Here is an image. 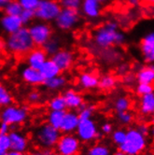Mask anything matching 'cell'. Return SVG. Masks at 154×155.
I'll return each instance as SVG.
<instances>
[{
	"mask_svg": "<svg viewBox=\"0 0 154 155\" xmlns=\"http://www.w3.org/2000/svg\"><path fill=\"white\" fill-rule=\"evenodd\" d=\"M148 146V137L143 135L136 127H131L126 130L124 141L119 146V150L125 155H140L145 152Z\"/></svg>",
	"mask_w": 154,
	"mask_h": 155,
	"instance_id": "1",
	"label": "cell"
},
{
	"mask_svg": "<svg viewBox=\"0 0 154 155\" xmlns=\"http://www.w3.org/2000/svg\"><path fill=\"white\" fill-rule=\"evenodd\" d=\"M7 45L8 50L20 58L26 57L27 54L35 49V44L32 40L29 30L26 28H20L12 33L8 39Z\"/></svg>",
	"mask_w": 154,
	"mask_h": 155,
	"instance_id": "2",
	"label": "cell"
},
{
	"mask_svg": "<svg viewBox=\"0 0 154 155\" xmlns=\"http://www.w3.org/2000/svg\"><path fill=\"white\" fill-rule=\"evenodd\" d=\"M29 118V108L23 105L10 104L2 108L0 111V120L11 128L25 124Z\"/></svg>",
	"mask_w": 154,
	"mask_h": 155,
	"instance_id": "3",
	"label": "cell"
},
{
	"mask_svg": "<svg viewBox=\"0 0 154 155\" xmlns=\"http://www.w3.org/2000/svg\"><path fill=\"white\" fill-rule=\"evenodd\" d=\"M62 133L49 124L39 126L34 134V139L37 145L42 149H53L60 138Z\"/></svg>",
	"mask_w": 154,
	"mask_h": 155,
	"instance_id": "4",
	"label": "cell"
},
{
	"mask_svg": "<svg viewBox=\"0 0 154 155\" xmlns=\"http://www.w3.org/2000/svg\"><path fill=\"white\" fill-rule=\"evenodd\" d=\"M117 25L108 23L99 28L95 35V41L100 47H108L112 44H120L123 41V36L116 32Z\"/></svg>",
	"mask_w": 154,
	"mask_h": 155,
	"instance_id": "5",
	"label": "cell"
},
{
	"mask_svg": "<svg viewBox=\"0 0 154 155\" xmlns=\"http://www.w3.org/2000/svg\"><path fill=\"white\" fill-rule=\"evenodd\" d=\"M55 150L59 155H79L81 150V142L75 134H64L56 143Z\"/></svg>",
	"mask_w": 154,
	"mask_h": 155,
	"instance_id": "6",
	"label": "cell"
},
{
	"mask_svg": "<svg viewBox=\"0 0 154 155\" xmlns=\"http://www.w3.org/2000/svg\"><path fill=\"white\" fill-rule=\"evenodd\" d=\"M75 133L77 137L83 143H91L102 136L96 123L93 119L80 120Z\"/></svg>",
	"mask_w": 154,
	"mask_h": 155,
	"instance_id": "7",
	"label": "cell"
},
{
	"mask_svg": "<svg viewBox=\"0 0 154 155\" xmlns=\"http://www.w3.org/2000/svg\"><path fill=\"white\" fill-rule=\"evenodd\" d=\"M10 150L17 152H26L29 150V138L25 133L12 128L8 134Z\"/></svg>",
	"mask_w": 154,
	"mask_h": 155,
	"instance_id": "8",
	"label": "cell"
},
{
	"mask_svg": "<svg viewBox=\"0 0 154 155\" xmlns=\"http://www.w3.org/2000/svg\"><path fill=\"white\" fill-rule=\"evenodd\" d=\"M38 8L35 12V15L43 20H50L56 18L61 12L60 5L54 1L42 0L39 1Z\"/></svg>",
	"mask_w": 154,
	"mask_h": 155,
	"instance_id": "9",
	"label": "cell"
},
{
	"mask_svg": "<svg viewBox=\"0 0 154 155\" xmlns=\"http://www.w3.org/2000/svg\"><path fill=\"white\" fill-rule=\"evenodd\" d=\"M29 33L35 45L41 47L50 39L51 28L47 25H37L31 27Z\"/></svg>",
	"mask_w": 154,
	"mask_h": 155,
	"instance_id": "10",
	"label": "cell"
},
{
	"mask_svg": "<svg viewBox=\"0 0 154 155\" xmlns=\"http://www.w3.org/2000/svg\"><path fill=\"white\" fill-rule=\"evenodd\" d=\"M78 112L75 110H65L62 124L60 126V132L63 134H74L78 124L80 123Z\"/></svg>",
	"mask_w": 154,
	"mask_h": 155,
	"instance_id": "11",
	"label": "cell"
},
{
	"mask_svg": "<svg viewBox=\"0 0 154 155\" xmlns=\"http://www.w3.org/2000/svg\"><path fill=\"white\" fill-rule=\"evenodd\" d=\"M79 19V13L77 9L65 8L61 10L57 16V25L62 29H68L73 26Z\"/></svg>",
	"mask_w": 154,
	"mask_h": 155,
	"instance_id": "12",
	"label": "cell"
},
{
	"mask_svg": "<svg viewBox=\"0 0 154 155\" xmlns=\"http://www.w3.org/2000/svg\"><path fill=\"white\" fill-rule=\"evenodd\" d=\"M63 96L67 108L69 110H75V111H77L84 104V99L82 94L74 89L67 90L64 93Z\"/></svg>",
	"mask_w": 154,
	"mask_h": 155,
	"instance_id": "13",
	"label": "cell"
},
{
	"mask_svg": "<svg viewBox=\"0 0 154 155\" xmlns=\"http://www.w3.org/2000/svg\"><path fill=\"white\" fill-rule=\"evenodd\" d=\"M51 60L54 62L61 71L69 69L74 61L73 54L68 51H58L53 54Z\"/></svg>",
	"mask_w": 154,
	"mask_h": 155,
	"instance_id": "14",
	"label": "cell"
},
{
	"mask_svg": "<svg viewBox=\"0 0 154 155\" xmlns=\"http://www.w3.org/2000/svg\"><path fill=\"white\" fill-rule=\"evenodd\" d=\"M139 113L146 118H151L154 113V94L142 95L138 101Z\"/></svg>",
	"mask_w": 154,
	"mask_h": 155,
	"instance_id": "15",
	"label": "cell"
},
{
	"mask_svg": "<svg viewBox=\"0 0 154 155\" xmlns=\"http://www.w3.org/2000/svg\"><path fill=\"white\" fill-rule=\"evenodd\" d=\"M46 52L41 47L36 48L32 50L25 57L27 60V63L30 68H35V69H39L41 65L46 61Z\"/></svg>",
	"mask_w": 154,
	"mask_h": 155,
	"instance_id": "16",
	"label": "cell"
},
{
	"mask_svg": "<svg viewBox=\"0 0 154 155\" xmlns=\"http://www.w3.org/2000/svg\"><path fill=\"white\" fill-rule=\"evenodd\" d=\"M21 78H23V81L25 82H26L29 85H34V86L43 84L44 81H45L41 73L39 72V70L32 68L30 66L25 68L21 71Z\"/></svg>",
	"mask_w": 154,
	"mask_h": 155,
	"instance_id": "17",
	"label": "cell"
},
{
	"mask_svg": "<svg viewBox=\"0 0 154 155\" xmlns=\"http://www.w3.org/2000/svg\"><path fill=\"white\" fill-rule=\"evenodd\" d=\"M99 78L96 74L93 72H85L82 73L79 78V86L83 90H93L98 87Z\"/></svg>",
	"mask_w": 154,
	"mask_h": 155,
	"instance_id": "18",
	"label": "cell"
},
{
	"mask_svg": "<svg viewBox=\"0 0 154 155\" xmlns=\"http://www.w3.org/2000/svg\"><path fill=\"white\" fill-rule=\"evenodd\" d=\"M38 70L45 81L51 79V78H54L56 76H59L61 73V70L59 69V68L54 64V62L51 59L46 60L44 62V64L41 65V68Z\"/></svg>",
	"mask_w": 154,
	"mask_h": 155,
	"instance_id": "19",
	"label": "cell"
},
{
	"mask_svg": "<svg viewBox=\"0 0 154 155\" xmlns=\"http://www.w3.org/2000/svg\"><path fill=\"white\" fill-rule=\"evenodd\" d=\"M142 51L145 59L149 63H152L154 60V35L153 33L142 40Z\"/></svg>",
	"mask_w": 154,
	"mask_h": 155,
	"instance_id": "20",
	"label": "cell"
},
{
	"mask_svg": "<svg viewBox=\"0 0 154 155\" xmlns=\"http://www.w3.org/2000/svg\"><path fill=\"white\" fill-rule=\"evenodd\" d=\"M21 24L23 23H21L20 16H11V15L4 17L1 21L3 28L8 33H10V34H12V33L19 30L21 26Z\"/></svg>",
	"mask_w": 154,
	"mask_h": 155,
	"instance_id": "21",
	"label": "cell"
},
{
	"mask_svg": "<svg viewBox=\"0 0 154 155\" xmlns=\"http://www.w3.org/2000/svg\"><path fill=\"white\" fill-rule=\"evenodd\" d=\"M136 81L139 83L152 84L154 81V68L152 65L142 68L136 76Z\"/></svg>",
	"mask_w": 154,
	"mask_h": 155,
	"instance_id": "22",
	"label": "cell"
},
{
	"mask_svg": "<svg viewBox=\"0 0 154 155\" xmlns=\"http://www.w3.org/2000/svg\"><path fill=\"white\" fill-rule=\"evenodd\" d=\"M43 84L50 91H59L65 86L67 84V80L63 76H56L51 79L44 81Z\"/></svg>",
	"mask_w": 154,
	"mask_h": 155,
	"instance_id": "23",
	"label": "cell"
},
{
	"mask_svg": "<svg viewBox=\"0 0 154 155\" xmlns=\"http://www.w3.org/2000/svg\"><path fill=\"white\" fill-rule=\"evenodd\" d=\"M117 81V78L115 76L107 74L99 79L98 87L103 91H110L116 87Z\"/></svg>",
	"mask_w": 154,
	"mask_h": 155,
	"instance_id": "24",
	"label": "cell"
},
{
	"mask_svg": "<svg viewBox=\"0 0 154 155\" xmlns=\"http://www.w3.org/2000/svg\"><path fill=\"white\" fill-rule=\"evenodd\" d=\"M131 104L132 102L128 96L119 95L118 97H116V99L113 102V107L116 112L126 111V110H130Z\"/></svg>",
	"mask_w": 154,
	"mask_h": 155,
	"instance_id": "25",
	"label": "cell"
},
{
	"mask_svg": "<svg viewBox=\"0 0 154 155\" xmlns=\"http://www.w3.org/2000/svg\"><path fill=\"white\" fill-rule=\"evenodd\" d=\"M64 111H57V110H50L47 116V120L50 125L52 127L60 129V126L62 124L63 118H64Z\"/></svg>",
	"mask_w": 154,
	"mask_h": 155,
	"instance_id": "26",
	"label": "cell"
},
{
	"mask_svg": "<svg viewBox=\"0 0 154 155\" xmlns=\"http://www.w3.org/2000/svg\"><path fill=\"white\" fill-rule=\"evenodd\" d=\"M87 155H111V150L103 143H96L87 150Z\"/></svg>",
	"mask_w": 154,
	"mask_h": 155,
	"instance_id": "27",
	"label": "cell"
},
{
	"mask_svg": "<svg viewBox=\"0 0 154 155\" xmlns=\"http://www.w3.org/2000/svg\"><path fill=\"white\" fill-rule=\"evenodd\" d=\"M13 102V96L8 88L0 83V107L3 108Z\"/></svg>",
	"mask_w": 154,
	"mask_h": 155,
	"instance_id": "28",
	"label": "cell"
},
{
	"mask_svg": "<svg viewBox=\"0 0 154 155\" xmlns=\"http://www.w3.org/2000/svg\"><path fill=\"white\" fill-rule=\"evenodd\" d=\"M49 108L50 110H57V111H65L67 109V106H65V102L64 96L59 94L56 96H53L51 100L49 101Z\"/></svg>",
	"mask_w": 154,
	"mask_h": 155,
	"instance_id": "29",
	"label": "cell"
},
{
	"mask_svg": "<svg viewBox=\"0 0 154 155\" xmlns=\"http://www.w3.org/2000/svg\"><path fill=\"white\" fill-rule=\"evenodd\" d=\"M78 115L80 120H89L93 119L95 113V107L93 105L89 104H83L80 109H78Z\"/></svg>",
	"mask_w": 154,
	"mask_h": 155,
	"instance_id": "30",
	"label": "cell"
},
{
	"mask_svg": "<svg viewBox=\"0 0 154 155\" xmlns=\"http://www.w3.org/2000/svg\"><path fill=\"white\" fill-rule=\"evenodd\" d=\"M84 12L90 17L98 16V3L96 0H85L83 4Z\"/></svg>",
	"mask_w": 154,
	"mask_h": 155,
	"instance_id": "31",
	"label": "cell"
},
{
	"mask_svg": "<svg viewBox=\"0 0 154 155\" xmlns=\"http://www.w3.org/2000/svg\"><path fill=\"white\" fill-rule=\"evenodd\" d=\"M116 118L119 123L123 125H129L131 124H133V121L135 120L134 114L132 113L130 110L116 112Z\"/></svg>",
	"mask_w": 154,
	"mask_h": 155,
	"instance_id": "32",
	"label": "cell"
},
{
	"mask_svg": "<svg viewBox=\"0 0 154 155\" xmlns=\"http://www.w3.org/2000/svg\"><path fill=\"white\" fill-rule=\"evenodd\" d=\"M110 136H111L112 142L116 146L119 147L120 145H122L123 142L124 141V138L126 136V130L123 128H118L116 130H113Z\"/></svg>",
	"mask_w": 154,
	"mask_h": 155,
	"instance_id": "33",
	"label": "cell"
},
{
	"mask_svg": "<svg viewBox=\"0 0 154 155\" xmlns=\"http://www.w3.org/2000/svg\"><path fill=\"white\" fill-rule=\"evenodd\" d=\"M21 12H23V10H21V6L17 1H11V2H9L6 6V8H5V12L8 15L20 16V14L21 13Z\"/></svg>",
	"mask_w": 154,
	"mask_h": 155,
	"instance_id": "34",
	"label": "cell"
},
{
	"mask_svg": "<svg viewBox=\"0 0 154 155\" xmlns=\"http://www.w3.org/2000/svg\"><path fill=\"white\" fill-rule=\"evenodd\" d=\"M41 48L44 50V51H45L46 53L54 54L55 52L58 51V43L56 40H54V39H49Z\"/></svg>",
	"mask_w": 154,
	"mask_h": 155,
	"instance_id": "35",
	"label": "cell"
},
{
	"mask_svg": "<svg viewBox=\"0 0 154 155\" xmlns=\"http://www.w3.org/2000/svg\"><path fill=\"white\" fill-rule=\"evenodd\" d=\"M136 92L139 96L149 94L150 93H153V85L148 83H138L136 88Z\"/></svg>",
	"mask_w": 154,
	"mask_h": 155,
	"instance_id": "36",
	"label": "cell"
},
{
	"mask_svg": "<svg viewBox=\"0 0 154 155\" xmlns=\"http://www.w3.org/2000/svg\"><path fill=\"white\" fill-rule=\"evenodd\" d=\"M10 150L8 135H0V155H6Z\"/></svg>",
	"mask_w": 154,
	"mask_h": 155,
	"instance_id": "37",
	"label": "cell"
},
{
	"mask_svg": "<svg viewBox=\"0 0 154 155\" xmlns=\"http://www.w3.org/2000/svg\"><path fill=\"white\" fill-rule=\"evenodd\" d=\"M29 155H59L56 150H54L53 149H36L34 150H32Z\"/></svg>",
	"mask_w": 154,
	"mask_h": 155,
	"instance_id": "38",
	"label": "cell"
},
{
	"mask_svg": "<svg viewBox=\"0 0 154 155\" xmlns=\"http://www.w3.org/2000/svg\"><path fill=\"white\" fill-rule=\"evenodd\" d=\"M81 3V0H61V4L65 8L78 9Z\"/></svg>",
	"mask_w": 154,
	"mask_h": 155,
	"instance_id": "39",
	"label": "cell"
},
{
	"mask_svg": "<svg viewBox=\"0 0 154 155\" xmlns=\"http://www.w3.org/2000/svg\"><path fill=\"white\" fill-rule=\"evenodd\" d=\"M27 100L30 104H38L41 100V94L38 91H31L27 95Z\"/></svg>",
	"mask_w": 154,
	"mask_h": 155,
	"instance_id": "40",
	"label": "cell"
},
{
	"mask_svg": "<svg viewBox=\"0 0 154 155\" xmlns=\"http://www.w3.org/2000/svg\"><path fill=\"white\" fill-rule=\"evenodd\" d=\"M39 3V0H20V5L25 9H35Z\"/></svg>",
	"mask_w": 154,
	"mask_h": 155,
	"instance_id": "41",
	"label": "cell"
},
{
	"mask_svg": "<svg viewBox=\"0 0 154 155\" xmlns=\"http://www.w3.org/2000/svg\"><path fill=\"white\" fill-rule=\"evenodd\" d=\"M35 15V12L33 9H25L24 12H21L20 14V18L21 20V23L25 24L27 21Z\"/></svg>",
	"mask_w": 154,
	"mask_h": 155,
	"instance_id": "42",
	"label": "cell"
},
{
	"mask_svg": "<svg viewBox=\"0 0 154 155\" xmlns=\"http://www.w3.org/2000/svg\"><path fill=\"white\" fill-rule=\"evenodd\" d=\"M113 125L110 123H105L102 124L101 129H100V133L101 135H105V136H109L111 135V133L113 132Z\"/></svg>",
	"mask_w": 154,
	"mask_h": 155,
	"instance_id": "43",
	"label": "cell"
},
{
	"mask_svg": "<svg viewBox=\"0 0 154 155\" xmlns=\"http://www.w3.org/2000/svg\"><path fill=\"white\" fill-rule=\"evenodd\" d=\"M136 78L134 74H131V73H126L124 76H123V81L125 85L127 86H132L134 85V83L136 82Z\"/></svg>",
	"mask_w": 154,
	"mask_h": 155,
	"instance_id": "44",
	"label": "cell"
},
{
	"mask_svg": "<svg viewBox=\"0 0 154 155\" xmlns=\"http://www.w3.org/2000/svg\"><path fill=\"white\" fill-rule=\"evenodd\" d=\"M136 128L140 132L142 133L143 135H145V136H149V126L147 124H138L137 126H136Z\"/></svg>",
	"mask_w": 154,
	"mask_h": 155,
	"instance_id": "45",
	"label": "cell"
},
{
	"mask_svg": "<svg viewBox=\"0 0 154 155\" xmlns=\"http://www.w3.org/2000/svg\"><path fill=\"white\" fill-rule=\"evenodd\" d=\"M10 130H11V127L1 121V124H0V135H8Z\"/></svg>",
	"mask_w": 154,
	"mask_h": 155,
	"instance_id": "46",
	"label": "cell"
},
{
	"mask_svg": "<svg viewBox=\"0 0 154 155\" xmlns=\"http://www.w3.org/2000/svg\"><path fill=\"white\" fill-rule=\"evenodd\" d=\"M6 155H28V154H26V152H17V151H13V150H9V151H8V153Z\"/></svg>",
	"mask_w": 154,
	"mask_h": 155,
	"instance_id": "47",
	"label": "cell"
},
{
	"mask_svg": "<svg viewBox=\"0 0 154 155\" xmlns=\"http://www.w3.org/2000/svg\"><path fill=\"white\" fill-rule=\"evenodd\" d=\"M119 73L125 75L127 73V68H126V65H120V68H119Z\"/></svg>",
	"mask_w": 154,
	"mask_h": 155,
	"instance_id": "48",
	"label": "cell"
},
{
	"mask_svg": "<svg viewBox=\"0 0 154 155\" xmlns=\"http://www.w3.org/2000/svg\"><path fill=\"white\" fill-rule=\"evenodd\" d=\"M4 47H5V43H4V41H3L2 38H0V52L2 51V50L4 49Z\"/></svg>",
	"mask_w": 154,
	"mask_h": 155,
	"instance_id": "49",
	"label": "cell"
},
{
	"mask_svg": "<svg viewBox=\"0 0 154 155\" xmlns=\"http://www.w3.org/2000/svg\"><path fill=\"white\" fill-rule=\"evenodd\" d=\"M8 1H9V0H0V7H2L3 5L7 4Z\"/></svg>",
	"mask_w": 154,
	"mask_h": 155,
	"instance_id": "50",
	"label": "cell"
},
{
	"mask_svg": "<svg viewBox=\"0 0 154 155\" xmlns=\"http://www.w3.org/2000/svg\"><path fill=\"white\" fill-rule=\"evenodd\" d=\"M128 1H129L132 5H136V4H137L138 0H128Z\"/></svg>",
	"mask_w": 154,
	"mask_h": 155,
	"instance_id": "51",
	"label": "cell"
},
{
	"mask_svg": "<svg viewBox=\"0 0 154 155\" xmlns=\"http://www.w3.org/2000/svg\"><path fill=\"white\" fill-rule=\"evenodd\" d=\"M112 155H125V154H124V153H123L122 151H120V150H119V151L115 152V153H114V154H112Z\"/></svg>",
	"mask_w": 154,
	"mask_h": 155,
	"instance_id": "52",
	"label": "cell"
},
{
	"mask_svg": "<svg viewBox=\"0 0 154 155\" xmlns=\"http://www.w3.org/2000/svg\"><path fill=\"white\" fill-rule=\"evenodd\" d=\"M144 1L147 3V5H149V2L152 3V2H153V0H144Z\"/></svg>",
	"mask_w": 154,
	"mask_h": 155,
	"instance_id": "53",
	"label": "cell"
},
{
	"mask_svg": "<svg viewBox=\"0 0 154 155\" xmlns=\"http://www.w3.org/2000/svg\"><path fill=\"white\" fill-rule=\"evenodd\" d=\"M140 155H152L151 153H142V154H140Z\"/></svg>",
	"mask_w": 154,
	"mask_h": 155,
	"instance_id": "54",
	"label": "cell"
},
{
	"mask_svg": "<svg viewBox=\"0 0 154 155\" xmlns=\"http://www.w3.org/2000/svg\"><path fill=\"white\" fill-rule=\"evenodd\" d=\"M96 1H103V0H96Z\"/></svg>",
	"mask_w": 154,
	"mask_h": 155,
	"instance_id": "55",
	"label": "cell"
}]
</instances>
